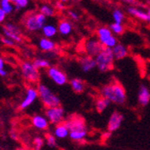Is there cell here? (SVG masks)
Segmentation results:
<instances>
[{"label":"cell","instance_id":"obj_37","mask_svg":"<svg viewBox=\"0 0 150 150\" xmlns=\"http://www.w3.org/2000/svg\"><path fill=\"white\" fill-rule=\"evenodd\" d=\"M6 13L4 12V10L1 8V6H0V23H3L5 22L6 18Z\"/></svg>","mask_w":150,"mask_h":150},{"label":"cell","instance_id":"obj_9","mask_svg":"<svg viewBox=\"0 0 150 150\" xmlns=\"http://www.w3.org/2000/svg\"><path fill=\"white\" fill-rule=\"evenodd\" d=\"M46 73L48 77L54 84L59 86H63L69 82V78H67V74L62 69H60L59 67L50 66L47 69Z\"/></svg>","mask_w":150,"mask_h":150},{"label":"cell","instance_id":"obj_25","mask_svg":"<svg viewBox=\"0 0 150 150\" xmlns=\"http://www.w3.org/2000/svg\"><path fill=\"white\" fill-rule=\"evenodd\" d=\"M0 6L4 10L6 15H10L16 9L15 4L12 3L9 0H0Z\"/></svg>","mask_w":150,"mask_h":150},{"label":"cell","instance_id":"obj_22","mask_svg":"<svg viewBox=\"0 0 150 150\" xmlns=\"http://www.w3.org/2000/svg\"><path fill=\"white\" fill-rule=\"evenodd\" d=\"M112 103L109 101L107 98L103 97V96H99L95 99L94 101V108H95V111H96L98 113H103L106 109L110 106Z\"/></svg>","mask_w":150,"mask_h":150},{"label":"cell","instance_id":"obj_17","mask_svg":"<svg viewBox=\"0 0 150 150\" xmlns=\"http://www.w3.org/2000/svg\"><path fill=\"white\" fill-rule=\"evenodd\" d=\"M127 13L129 16L137 18L140 21H144V22H147L149 20V16L147 15V13L142 9H139L138 7H136L134 6H129L127 8Z\"/></svg>","mask_w":150,"mask_h":150},{"label":"cell","instance_id":"obj_12","mask_svg":"<svg viewBox=\"0 0 150 150\" xmlns=\"http://www.w3.org/2000/svg\"><path fill=\"white\" fill-rule=\"evenodd\" d=\"M124 121V115L119 111H113L107 122V131L113 133L117 131Z\"/></svg>","mask_w":150,"mask_h":150},{"label":"cell","instance_id":"obj_6","mask_svg":"<svg viewBox=\"0 0 150 150\" xmlns=\"http://www.w3.org/2000/svg\"><path fill=\"white\" fill-rule=\"evenodd\" d=\"M96 37L104 48L112 49L118 43L117 37L112 33L109 26L98 27L96 30Z\"/></svg>","mask_w":150,"mask_h":150},{"label":"cell","instance_id":"obj_30","mask_svg":"<svg viewBox=\"0 0 150 150\" xmlns=\"http://www.w3.org/2000/svg\"><path fill=\"white\" fill-rule=\"evenodd\" d=\"M33 144L34 146V150H42L43 146L46 144L45 143V139L42 137H40V136H37L35 137L33 140Z\"/></svg>","mask_w":150,"mask_h":150},{"label":"cell","instance_id":"obj_15","mask_svg":"<svg viewBox=\"0 0 150 150\" xmlns=\"http://www.w3.org/2000/svg\"><path fill=\"white\" fill-rule=\"evenodd\" d=\"M79 66L81 70L84 73H89L93 69L96 67V63H95V59L93 57H90L88 55H86L79 59Z\"/></svg>","mask_w":150,"mask_h":150},{"label":"cell","instance_id":"obj_3","mask_svg":"<svg viewBox=\"0 0 150 150\" xmlns=\"http://www.w3.org/2000/svg\"><path fill=\"white\" fill-rule=\"evenodd\" d=\"M37 90L39 93V99L45 108L60 105V98L47 85L40 83L37 86Z\"/></svg>","mask_w":150,"mask_h":150},{"label":"cell","instance_id":"obj_8","mask_svg":"<svg viewBox=\"0 0 150 150\" xmlns=\"http://www.w3.org/2000/svg\"><path fill=\"white\" fill-rule=\"evenodd\" d=\"M44 114L49 120L50 123L54 126L65 121L66 112H65L64 108L61 107V105L46 108Z\"/></svg>","mask_w":150,"mask_h":150},{"label":"cell","instance_id":"obj_41","mask_svg":"<svg viewBox=\"0 0 150 150\" xmlns=\"http://www.w3.org/2000/svg\"><path fill=\"white\" fill-rule=\"evenodd\" d=\"M9 1H11L12 3H13V4H15V3H16V0H9Z\"/></svg>","mask_w":150,"mask_h":150},{"label":"cell","instance_id":"obj_16","mask_svg":"<svg viewBox=\"0 0 150 150\" xmlns=\"http://www.w3.org/2000/svg\"><path fill=\"white\" fill-rule=\"evenodd\" d=\"M150 103V90L146 85H141L138 91V103L141 107H146Z\"/></svg>","mask_w":150,"mask_h":150},{"label":"cell","instance_id":"obj_43","mask_svg":"<svg viewBox=\"0 0 150 150\" xmlns=\"http://www.w3.org/2000/svg\"><path fill=\"white\" fill-rule=\"evenodd\" d=\"M19 150H25V149H23V148H20Z\"/></svg>","mask_w":150,"mask_h":150},{"label":"cell","instance_id":"obj_38","mask_svg":"<svg viewBox=\"0 0 150 150\" xmlns=\"http://www.w3.org/2000/svg\"><path fill=\"white\" fill-rule=\"evenodd\" d=\"M121 2H123V3H125V4H128V5H130V6H132V5H135L136 3L138 2V0H120Z\"/></svg>","mask_w":150,"mask_h":150},{"label":"cell","instance_id":"obj_29","mask_svg":"<svg viewBox=\"0 0 150 150\" xmlns=\"http://www.w3.org/2000/svg\"><path fill=\"white\" fill-rule=\"evenodd\" d=\"M45 143L50 147H55L57 146V138L51 133H48L45 136Z\"/></svg>","mask_w":150,"mask_h":150},{"label":"cell","instance_id":"obj_1","mask_svg":"<svg viewBox=\"0 0 150 150\" xmlns=\"http://www.w3.org/2000/svg\"><path fill=\"white\" fill-rule=\"evenodd\" d=\"M100 93L112 103L117 105H123L127 102L126 90L118 81H112L110 84L104 85L100 89Z\"/></svg>","mask_w":150,"mask_h":150},{"label":"cell","instance_id":"obj_18","mask_svg":"<svg viewBox=\"0 0 150 150\" xmlns=\"http://www.w3.org/2000/svg\"><path fill=\"white\" fill-rule=\"evenodd\" d=\"M38 46L40 48V50L45 51V52H52L54 51V50L56 49V42L52 40L50 38H40L39 42H38Z\"/></svg>","mask_w":150,"mask_h":150},{"label":"cell","instance_id":"obj_23","mask_svg":"<svg viewBox=\"0 0 150 150\" xmlns=\"http://www.w3.org/2000/svg\"><path fill=\"white\" fill-rule=\"evenodd\" d=\"M42 33L43 34L44 37L46 38H53L55 37L56 34L59 33L58 31V26H56L55 24L53 23H46L42 29Z\"/></svg>","mask_w":150,"mask_h":150},{"label":"cell","instance_id":"obj_36","mask_svg":"<svg viewBox=\"0 0 150 150\" xmlns=\"http://www.w3.org/2000/svg\"><path fill=\"white\" fill-rule=\"evenodd\" d=\"M55 7H56V9L57 10H59V11H63L64 9H65V5H64V3L63 2H61V1H57L56 3H55Z\"/></svg>","mask_w":150,"mask_h":150},{"label":"cell","instance_id":"obj_19","mask_svg":"<svg viewBox=\"0 0 150 150\" xmlns=\"http://www.w3.org/2000/svg\"><path fill=\"white\" fill-rule=\"evenodd\" d=\"M112 53L115 60H121L129 55V50L124 44L118 42L112 48Z\"/></svg>","mask_w":150,"mask_h":150},{"label":"cell","instance_id":"obj_39","mask_svg":"<svg viewBox=\"0 0 150 150\" xmlns=\"http://www.w3.org/2000/svg\"><path fill=\"white\" fill-rule=\"evenodd\" d=\"M146 13H147V15H148V16H149V18H150V8H148V9H147Z\"/></svg>","mask_w":150,"mask_h":150},{"label":"cell","instance_id":"obj_34","mask_svg":"<svg viewBox=\"0 0 150 150\" xmlns=\"http://www.w3.org/2000/svg\"><path fill=\"white\" fill-rule=\"evenodd\" d=\"M1 42H2L3 44H5L6 46H10V47L15 46V44L16 43L13 40H12V39L8 38V37H6V36L1 38Z\"/></svg>","mask_w":150,"mask_h":150},{"label":"cell","instance_id":"obj_10","mask_svg":"<svg viewBox=\"0 0 150 150\" xmlns=\"http://www.w3.org/2000/svg\"><path fill=\"white\" fill-rule=\"evenodd\" d=\"M84 49L86 55L95 58L104 49V47L100 42V40L97 39V37L96 38L91 37L86 40V42L84 43Z\"/></svg>","mask_w":150,"mask_h":150},{"label":"cell","instance_id":"obj_44","mask_svg":"<svg viewBox=\"0 0 150 150\" xmlns=\"http://www.w3.org/2000/svg\"><path fill=\"white\" fill-rule=\"evenodd\" d=\"M75 1H81V0H75Z\"/></svg>","mask_w":150,"mask_h":150},{"label":"cell","instance_id":"obj_28","mask_svg":"<svg viewBox=\"0 0 150 150\" xmlns=\"http://www.w3.org/2000/svg\"><path fill=\"white\" fill-rule=\"evenodd\" d=\"M111 31L112 32V33L114 35H121L123 34L124 31H125V27L123 25V23H112L109 25Z\"/></svg>","mask_w":150,"mask_h":150},{"label":"cell","instance_id":"obj_13","mask_svg":"<svg viewBox=\"0 0 150 150\" xmlns=\"http://www.w3.org/2000/svg\"><path fill=\"white\" fill-rule=\"evenodd\" d=\"M32 125L34 129L40 130V131H44L47 130L50 127V121L45 116V114H35L32 118Z\"/></svg>","mask_w":150,"mask_h":150},{"label":"cell","instance_id":"obj_42","mask_svg":"<svg viewBox=\"0 0 150 150\" xmlns=\"http://www.w3.org/2000/svg\"><path fill=\"white\" fill-rule=\"evenodd\" d=\"M147 23H148V24H149V25H150V18H149V20H148V21H147Z\"/></svg>","mask_w":150,"mask_h":150},{"label":"cell","instance_id":"obj_2","mask_svg":"<svg viewBox=\"0 0 150 150\" xmlns=\"http://www.w3.org/2000/svg\"><path fill=\"white\" fill-rule=\"evenodd\" d=\"M69 128V139L74 142L84 141L88 136V128L86 120L78 115H74L66 120Z\"/></svg>","mask_w":150,"mask_h":150},{"label":"cell","instance_id":"obj_4","mask_svg":"<svg viewBox=\"0 0 150 150\" xmlns=\"http://www.w3.org/2000/svg\"><path fill=\"white\" fill-rule=\"evenodd\" d=\"M97 69L101 73H107L113 69L114 56L112 49L104 48L98 55L94 58Z\"/></svg>","mask_w":150,"mask_h":150},{"label":"cell","instance_id":"obj_26","mask_svg":"<svg viewBox=\"0 0 150 150\" xmlns=\"http://www.w3.org/2000/svg\"><path fill=\"white\" fill-rule=\"evenodd\" d=\"M33 63L38 69H48L50 67L49 60L43 58H37L33 61Z\"/></svg>","mask_w":150,"mask_h":150},{"label":"cell","instance_id":"obj_24","mask_svg":"<svg viewBox=\"0 0 150 150\" xmlns=\"http://www.w3.org/2000/svg\"><path fill=\"white\" fill-rule=\"evenodd\" d=\"M112 19L114 23H123L125 21V13L120 8H116L112 11Z\"/></svg>","mask_w":150,"mask_h":150},{"label":"cell","instance_id":"obj_11","mask_svg":"<svg viewBox=\"0 0 150 150\" xmlns=\"http://www.w3.org/2000/svg\"><path fill=\"white\" fill-rule=\"evenodd\" d=\"M38 98H39V93H38L37 88L28 87L26 89L24 96L19 104V109L21 111L27 110V109L31 107L36 102Z\"/></svg>","mask_w":150,"mask_h":150},{"label":"cell","instance_id":"obj_21","mask_svg":"<svg viewBox=\"0 0 150 150\" xmlns=\"http://www.w3.org/2000/svg\"><path fill=\"white\" fill-rule=\"evenodd\" d=\"M72 91L76 93H83L86 90V83L79 77H74L69 82Z\"/></svg>","mask_w":150,"mask_h":150},{"label":"cell","instance_id":"obj_35","mask_svg":"<svg viewBox=\"0 0 150 150\" xmlns=\"http://www.w3.org/2000/svg\"><path fill=\"white\" fill-rule=\"evenodd\" d=\"M7 76V71L5 69V60L0 58V76L5 77Z\"/></svg>","mask_w":150,"mask_h":150},{"label":"cell","instance_id":"obj_5","mask_svg":"<svg viewBox=\"0 0 150 150\" xmlns=\"http://www.w3.org/2000/svg\"><path fill=\"white\" fill-rule=\"evenodd\" d=\"M46 22L47 17L42 13H32L25 17L23 25L28 32L35 33L38 31H42V27L46 24Z\"/></svg>","mask_w":150,"mask_h":150},{"label":"cell","instance_id":"obj_33","mask_svg":"<svg viewBox=\"0 0 150 150\" xmlns=\"http://www.w3.org/2000/svg\"><path fill=\"white\" fill-rule=\"evenodd\" d=\"M67 15H69V18L73 21H78L80 18V15L78 13V12L75 11V10H69L67 11Z\"/></svg>","mask_w":150,"mask_h":150},{"label":"cell","instance_id":"obj_14","mask_svg":"<svg viewBox=\"0 0 150 150\" xmlns=\"http://www.w3.org/2000/svg\"><path fill=\"white\" fill-rule=\"evenodd\" d=\"M69 125L67 124L66 120L61 122L59 124H57L54 126L53 130H52V134L55 136V137L58 139H66L67 138H69Z\"/></svg>","mask_w":150,"mask_h":150},{"label":"cell","instance_id":"obj_32","mask_svg":"<svg viewBox=\"0 0 150 150\" xmlns=\"http://www.w3.org/2000/svg\"><path fill=\"white\" fill-rule=\"evenodd\" d=\"M30 4V0H16L15 3V7L17 10L20 9H24Z\"/></svg>","mask_w":150,"mask_h":150},{"label":"cell","instance_id":"obj_40","mask_svg":"<svg viewBox=\"0 0 150 150\" xmlns=\"http://www.w3.org/2000/svg\"><path fill=\"white\" fill-rule=\"evenodd\" d=\"M59 1H61L63 3H67V2H69V0H59Z\"/></svg>","mask_w":150,"mask_h":150},{"label":"cell","instance_id":"obj_20","mask_svg":"<svg viewBox=\"0 0 150 150\" xmlns=\"http://www.w3.org/2000/svg\"><path fill=\"white\" fill-rule=\"evenodd\" d=\"M58 31L59 33L62 36H69L73 31V25L71 22L67 19H62L58 23Z\"/></svg>","mask_w":150,"mask_h":150},{"label":"cell","instance_id":"obj_27","mask_svg":"<svg viewBox=\"0 0 150 150\" xmlns=\"http://www.w3.org/2000/svg\"><path fill=\"white\" fill-rule=\"evenodd\" d=\"M40 13H42L46 17H51L55 15V9L48 4H43L40 6Z\"/></svg>","mask_w":150,"mask_h":150},{"label":"cell","instance_id":"obj_7","mask_svg":"<svg viewBox=\"0 0 150 150\" xmlns=\"http://www.w3.org/2000/svg\"><path fill=\"white\" fill-rule=\"evenodd\" d=\"M21 73L23 79L31 84L38 83L40 77V69H37L32 61L28 60L23 61L21 64Z\"/></svg>","mask_w":150,"mask_h":150},{"label":"cell","instance_id":"obj_31","mask_svg":"<svg viewBox=\"0 0 150 150\" xmlns=\"http://www.w3.org/2000/svg\"><path fill=\"white\" fill-rule=\"evenodd\" d=\"M3 29H6V31L10 32V33H17V34H21V31L19 29V27L15 24V23H6Z\"/></svg>","mask_w":150,"mask_h":150}]
</instances>
